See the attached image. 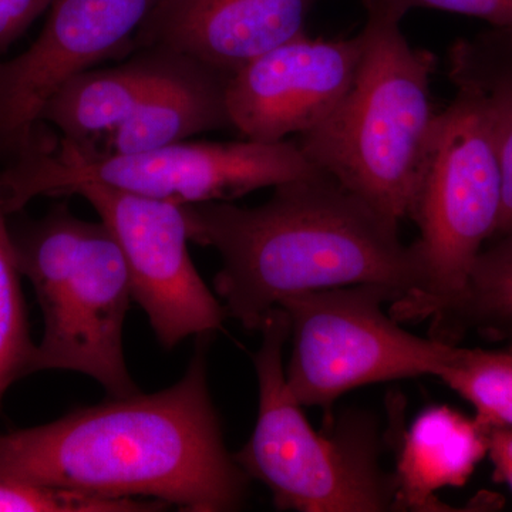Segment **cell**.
Wrapping results in <instances>:
<instances>
[{"mask_svg": "<svg viewBox=\"0 0 512 512\" xmlns=\"http://www.w3.org/2000/svg\"><path fill=\"white\" fill-rule=\"evenodd\" d=\"M228 74L187 59L97 150L143 153L183 143L207 131L232 128L227 107Z\"/></svg>", "mask_w": 512, "mask_h": 512, "instance_id": "obj_15", "label": "cell"}, {"mask_svg": "<svg viewBox=\"0 0 512 512\" xmlns=\"http://www.w3.org/2000/svg\"><path fill=\"white\" fill-rule=\"evenodd\" d=\"M284 309H272L252 355L259 406L254 433L235 454L249 478L271 491L275 507L299 512H383L397 510L396 474L379 463L377 429L363 414H349L318 433L302 413L284 367L289 339Z\"/></svg>", "mask_w": 512, "mask_h": 512, "instance_id": "obj_6", "label": "cell"}, {"mask_svg": "<svg viewBox=\"0 0 512 512\" xmlns=\"http://www.w3.org/2000/svg\"><path fill=\"white\" fill-rule=\"evenodd\" d=\"M456 94L437 113L410 218L420 229L423 288L392 303L397 322L431 319L460 298L503 207V174L481 94L451 82Z\"/></svg>", "mask_w": 512, "mask_h": 512, "instance_id": "obj_7", "label": "cell"}, {"mask_svg": "<svg viewBox=\"0 0 512 512\" xmlns=\"http://www.w3.org/2000/svg\"><path fill=\"white\" fill-rule=\"evenodd\" d=\"M402 293L376 284L299 293L279 303L289 318L292 353L285 375L301 406L330 407L357 389L439 376L456 343L420 338L383 312Z\"/></svg>", "mask_w": 512, "mask_h": 512, "instance_id": "obj_8", "label": "cell"}, {"mask_svg": "<svg viewBox=\"0 0 512 512\" xmlns=\"http://www.w3.org/2000/svg\"><path fill=\"white\" fill-rule=\"evenodd\" d=\"M187 59L168 50L143 49L119 66L87 70L52 97L40 123L52 124L62 137L80 146L99 147Z\"/></svg>", "mask_w": 512, "mask_h": 512, "instance_id": "obj_13", "label": "cell"}, {"mask_svg": "<svg viewBox=\"0 0 512 512\" xmlns=\"http://www.w3.org/2000/svg\"><path fill=\"white\" fill-rule=\"evenodd\" d=\"M72 195L90 202L119 242L131 295L163 348L222 329L227 311L192 262L181 205L99 184L79 185Z\"/></svg>", "mask_w": 512, "mask_h": 512, "instance_id": "obj_9", "label": "cell"}, {"mask_svg": "<svg viewBox=\"0 0 512 512\" xmlns=\"http://www.w3.org/2000/svg\"><path fill=\"white\" fill-rule=\"evenodd\" d=\"M181 210L190 241L220 254L215 292L247 330L299 293L376 284L403 298L426 278L417 239L404 244L400 222L322 170L276 185L258 207L201 202Z\"/></svg>", "mask_w": 512, "mask_h": 512, "instance_id": "obj_2", "label": "cell"}, {"mask_svg": "<svg viewBox=\"0 0 512 512\" xmlns=\"http://www.w3.org/2000/svg\"><path fill=\"white\" fill-rule=\"evenodd\" d=\"M6 217L0 198V403L16 380L29 375L36 349L29 336L22 274Z\"/></svg>", "mask_w": 512, "mask_h": 512, "instance_id": "obj_19", "label": "cell"}, {"mask_svg": "<svg viewBox=\"0 0 512 512\" xmlns=\"http://www.w3.org/2000/svg\"><path fill=\"white\" fill-rule=\"evenodd\" d=\"M431 320V336L448 343L470 328L512 333V234L481 251L460 298Z\"/></svg>", "mask_w": 512, "mask_h": 512, "instance_id": "obj_17", "label": "cell"}, {"mask_svg": "<svg viewBox=\"0 0 512 512\" xmlns=\"http://www.w3.org/2000/svg\"><path fill=\"white\" fill-rule=\"evenodd\" d=\"M363 47L362 32L336 40L311 39L303 32L255 57L228 80L232 128L262 143L312 130L349 92Z\"/></svg>", "mask_w": 512, "mask_h": 512, "instance_id": "obj_11", "label": "cell"}, {"mask_svg": "<svg viewBox=\"0 0 512 512\" xmlns=\"http://www.w3.org/2000/svg\"><path fill=\"white\" fill-rule=\"evenodd\" d=\"M52 3L53 0H0V56Z\"/></svg>", "mask_w": 512, "mask_h": 512, "instance_id": "obj_22", "label": "cell"}, {"mask_svg": "<svg viewBox=\"0 0 512 512\" xmlns=\"http://www.w3.org/2000/svg\"><path fill=\"white\" fill-rule=\"evenodd\" d=\"M448 79L483 97L503 174V207L491 241L512 234V29L491 28L448 50Z\"/></svg>", "mask_w": 512, "mask_h": 512, "instance_id": "obj_16", "label": "cell"}, {"mask_svg": "<svg viewBox=\"0 0 512 512\" xmlns=\"http://www.w3.org/2000/svg\"><path fill=\"white\" fill-rule=\"evenodd\" d=\"M167 507L161 501L119 500L0 480V512H151L163 511Z\"/></svg>", "mask_w": 512, "mask_h": 512, "instance_id": "obj_20", "label": "cell"}, {"mask_svg": "<svg viewBox=\"0 0 512 512\" xmlns=\"http://www.w3.org/2000/svg\"><path fill=\"white\" fill-rule=\"evenodd\" d=\"M158 0H53L39 37L22 55L0 60V163L29 143L43 110L74 77L134 52Z\"/></svg>", "mask_w": 512, "mask_h": 512, "instance_id": "obj_10", "label": "cell"}, {"mask_svg": "<svg viewBox=\"0 0 512 512\" xmlns=\"http://www.w3.org/2000/svg\"><path fill=\"white\" fill-rule=\"evenodd\" d=\"M12 238L45 323L30 373L67 370L92 377L111 397L137 393L123 345L130 276L110 228L56 205Z\"/></svg>", "mask_w": 512, "mask_h": 512, "instance_id": "obj_5", "label": "cell"}, {"mask_svg": "<svg viewBox=\"0 0 512 512\" xmlns=\"http://www.w3.org/2000/svg\"><path fill=\"white\" fill-rule=\"evenodd\" d=\"M437 377L473 404L485 429L512 427V352L456 346Z\"/></svg>", "mask_w": 512, "mask_h": 512, "instance_id": "obj_18", "label": "cell"}, {"mask_svg": "<svg viewBox=\"0 0 512 512\" xmlns=\"http://www.w3.org/2000/svg\"><path fill=\"white\" fill-rule=\"evenodd\" d=\"M42 126L0 173V198L8 215L42 195H72L82 184L190 205L228 202L319 170L298 141H183L119 154L57 138Z\"/></svg>", "mask_w": 512, "mask_h": 512, "instance_id": "obj_4", "label": "cell"}, {"mask_svg": "<svg viewBox=\"0 0 512 512\" xmlns=\"http://www.w3.org/2000/svg\"><path fill=\"white\" fill-rule=\"evenodd\" d=\"M367 16L402 23L414 9H436L470 16L491 28L512 29V0H362Z\"/></svg>", "mask_w": 512, "mask_h": 512, "instance_id": "obj_21", "label": "cell"}, {"mask_svg": "<svg viewBox=\"0 0 512 512\" xmlns=\"http://www.w3.org/2000/svg\"><path fill=\"white\" fill-rule=\"evenodd\" d=\"M362 60L335 110L298 137L316 168L387 217H410L437 111L431 76L437 59L410 45L400 22L367 16Z\"/></svg>", "mask_w": 512, "mask_h": 512, "instance_id": "obj_3", "label": "cell"}, {"mask_svg": "<svg viewBox=\"0 0 512 512\" xmlns=\"http://www.w3.org/2000/svg\"><path fill=\"white\" fill-rule=\"evenodd\" d=\"M488 453L487 429L446 406L424 410L400 440L397 510L453 511L436 497L461 487Z\"/></svg>", "mask_w": 512, "mask_h": 512, "instance_id": "obj_14", "label": "cell"}, {"mask_svg": "<svg viewBox=\"0 0 512 512\" xmlns=\"http://www.w3.org/2000/svg\"><path fill=\"white\" fill-rule=\"evenodd\" d=\"M487 434V454L493 460L495 478L512 490V427H491Z\"/></svg>", "mask_w": 512, "mask_h": 512, "instance_id": "obj_23", "label": "cell"}, {"mask_svg": "<svg viewBox=\"0 0 512 512\" xmlns=\"http://www.w3.org/2000/svg\"><path fill=\"white\" fill-rule=\"evenodd\" d=\"M323 0H158L134 52L163 49L228 76L305 32Z\"/></svg>", "mask_w": 512, "mask_h": 512, "instance_id": "obj_12", "label": "cell"}, {"mask_svg": "<svg viewBox=\"0 0 512 512\" xmlns=\"http://www.w3.org/2000/svg\"><path fill=\"white\" fill-rule=\"evenodd\" d=\"M207 336L180 382L111 397L43 426L0 434V480L190 512L237 511L249 477L228 453L208 387Z\"/></svg>", "mask_w": 512, "mask_h": 512, "instance_id": "obj_1", "label": "cell"}]
</instances>
